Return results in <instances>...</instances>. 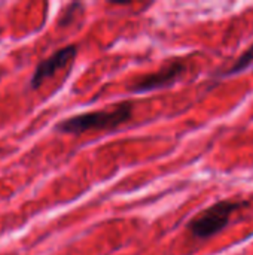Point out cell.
<instances>
[{
	"label": "cell",
	"mask_w": 253,
	"mask_h": 255,
	"mask_svg": "<svg viewBox=\"0 0 253 255\" xmlns=\"http://www.w3.org/2000/svg\"><path fill=\"white\" fill-rule=\"evenodd\" d=\"M133 114V106L130 102L116 105L112 109H101L86 114H79L70 117L60 124H57V131L79 134L89 130H112L118 126L127 123Z\"/></svg>",
	"instance_id": "6da1fadb"
},
{
	"label": "cell",
	"mask_w": 253,
	"mask_h": 255,
	"mask_svg": "<svg viewBox=\"0 0 253 255\" xmlns=\"http://www.w3.org/2000/svg\"><path fill=\"white\" fill-rule=\"evenodd\" d=\"M245 206H248L246 202H218L210 208L204 209L203 212H200L195 218H192L188 223L186 229L197 239H209L222 232L228 226L233 214Z\"/></svg>",
	"instance_id": "7a4b0ae2"
},
{
	"label": "cell",
	"mask_w": 253,
	"mask_h": 255,
	"mask_svg": "<svg viewBox=\"0 0 253 255\" xmlns=\"http://www.w3.org/2000/svg\"><path fill=\"white\" fill-rule=\"evenodd\" d=\"M186 69H188V61L185 58H174L173 61L164 64L160 70L134 79L130 90L136 94H143V93H151V91L171 87L180 79V76L186 72Z\"/></svg>",
	"instance_id": "3957f363"
},
{
	"label": "cell",
	"mask_w": 253,
	"mask_h": 255,
	"mask_svg": "<svg viewBox=\"0 0 253 255\" xmlns=\"http://www.w3.org/2000/svg\"><path fill=\"white\" fill-rule=\"evenodd\" d=\"M76 52H78V48L75 45H67L55 51L51 57L42 60L34 69V73L30 79V87L33 90H37L48 78L54 76L60 69L67 66V63H70L76 57Z\"/></svg>",
	"instance_id": "277c9868"
},
{
	"label": "cell",
	"mask_w": 253,
	"mask_h": 255,
	"mask_svg": "<svg viewBox=\"0 0 253 255\" xmlns=\"http://www.w3.org/2000/svg\"><path fill=\"white\" fill-rule=\"evenodd\" d=\"M253 64V45H251L237 60H236V63L230 67V69H227L225 72H222V73H219V76H222V78H228V76H234V75H239V73H242V72H245L246 69H249L251 66Z\"/></svg>",
	"instance_id": "5b68a950"
}]
</instances>
